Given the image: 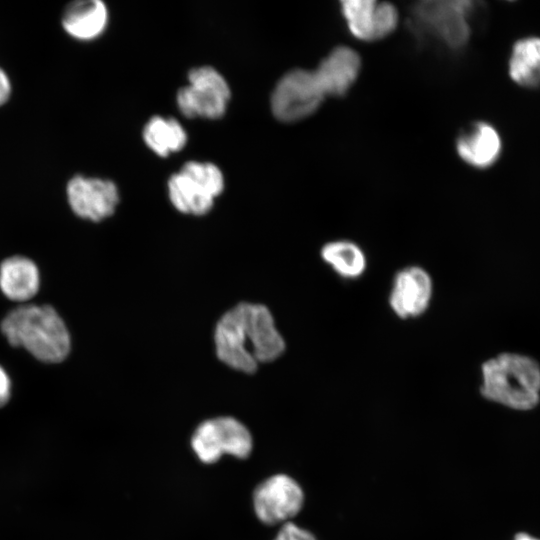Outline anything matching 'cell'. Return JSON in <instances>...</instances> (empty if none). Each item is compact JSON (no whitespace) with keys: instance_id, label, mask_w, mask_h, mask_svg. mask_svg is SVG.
Returning a JSON list of instances; mask_svg holds the SVG:
<instances>
[{"instance_id":"1","label":"cell","mask_w":540,"mask_h":540,"mask_svg":"<svg viewBox=\"0 0 540 540\" xmlns=\"http://www.w3.org/2000/svg\"><path fill=\"white\" fill-rule=\"evenodd\" d=\"M214 341L218 358L244 373L276 360L286 348L270 310L254 303H239L228 310L217 322Z\"/></svg>"},{"instance_id":"2","label":"cell","mask_w":540,"mask_h":540,"mask_svg":"<svg viewBox=\"0 0 540 540\" xmlns=\"http://www.w3.org/2000/svg\"><path fill=\"white\" fill-rule=\"evenodd\" d=\"M1 331L15 347L25 348L46 363L63 361L70 351L67 327L49 305H21L10 311L1 322Z\"/></svg>"},{"instance_id":"3","label":"cell","mask_w":540,"mask_h":540,"mask_svg":"<svg viewBox=\"0 0 540 540\" xmlns=\"http://www.w3.org/2000/svg\"><path fill=\"white\" fill-rule=\"evenodd\" d=\"M480 392L511 409H533L540 401V365L528 355L500 353L482 363Z\"/></svg>"},{"instance_id":"4","label":"cell","mask_w":540,"mask_h":540,"mask_svg":"<svg viewBox=\"0 0 540 540\" xmlns=\"http://www.w3.org/2000/svg\"><path fill=\"white\" fill-rule=\"evenodd\" d=\"M224 187L220 169L212 163L187 162L168 182L170 201L185 214L203 215Z\"/></svg>"},{"instance_id":"5","label":"cell","mask_w":540,"mask_h":540,"mask_svg":"<svg viewBox=\"0 0 540 540\" xmlns=\"http://www.w3.org/2000/svg\"><path fill=\"white\" fill-rule=\"evenodd\" d=\"M191 445L202 462L212 464L223 454L248 457L252 450V436L235 418L217 417L202 422L196 428Z\"/></svg>"},{"instance_id":"6","label":"cell","mask_w":540,"mask_h":540,"mask_svg":"<svg viewBox=\"0 0 540 540\" xmlns=\"http://www.w3.org/2000/svg\"><path fill=\"white\" fill-rule=\"evenodd\" d=\"M324 98L314 71L294 69L286 73L275 86L271 108L278 120L295 122L314 113Z\"/></svg>"},{"instance_id":"7","label":"cell","mask_w":540,"mask_h":540,"mask_svg":"<svg viewBox=\"0 0 540 540\" xmlns=\"http://www.w3.org/2000/svg\"><path fill=\"white\" fill-rule=\"evenodd\" d=\"M189 85L177 93L180 111L188 118H219L226 110L230 90L226 80L215 69L203 66L188 74Z\"/></svg>"},{"instance_id":"8","label":"cell","mask_w":540,"mask_h":540,"mask_svg":"<svg viewBox=\"0 0 540 540\" xmlns=\"http://www.w3.org/2000/svg\"><path fill=\"white\" fill-rule=\"evenodd\" d=\"M470 1H423L413 8L415 22L446 46L457 49L470 36Z\"/></svg>"},{"instance_id":"9","label":"cell","mask_w":540,"mask_h":540,"mask_svg":"<svg viewBox=\"0 0 540 540\" xmlns=\"http://www.w3.org/2000/svg\"><path fill=\"white\" fill-rule=\"evenodd\" d=\"M304 503L301 486L290 476L277 474L259 484L253 494L254 510L265 524L274 525L294 517Z\"/></svg>"},{"instance_id":"10","label":"cell","mask_w":540,"mask_h":540,"mask_svg":"<svg viewBox=\"0 0 540 540\" xmlns=\"http://www.w3.org/2000/svg\"><path fill=\"white\" fill-rule=\"evenodd\" d=\"M341 11L351 34L363 41L382 39L398 24L397 9L389 2L345 0Z\"/></svg>"},{"instance_id":"11","label":"cell","mask_w":540,"mask_h":540,"mask_svg":"<svg viewBox=\"0 0 540 540\" xmlns=\"http://www.w3.org/2000/svg\"><path fill=\"white\" fill-rule=\"evenodd\" d=\"M66 192L72 211L91 221H100L112 215L119 202L116 185L100 178L76 175L69 180Z\"/></svg>"},{"instance_id":"12","label":"cell","mask_w":540,"mask_h":540,"mask_svg":"<svg viewBox=\"0 0 540 540\" xmlns=\"http://www.w3.org/2000/svg\"><path fill=\"white\" fill-rule=\"evenodd\" d=\"M433 296L430 274L420 266L399 270L392 282L389 306L401 319L416 318L428 309Z\"/></svg>"},{"instance_id":"13","label":"cell","mask_w":540,"mask_h":540,"mask_svg":"<svg viewBox=\"0 0 540 540\" xmlns=\"http://www.w3.org/2000/svg\"><path fill=\"white\" fill-rule=\"evenodd\" d=\"M360 67L359 55L349 47L340 46L321 61L314 74L325 96H342L357 79Z\"/></svg>"},{"instance_id":"14","label":"cell","mask_w":540,"mask_h":540,"mask_svg":"<svg viewBox=\"0 0 540 540\" xmlns=\"http://www.w3.org/2000/svg\"><path fill=\"white\" fill-rule=\"evenodd\" d=\"M459 157L472 167H491L502 151L498 131L487 122H476L466 129L456 141Z\"/></svg>"},{"instance_id":"15","label":"cell","mask_w":540,"mask_h":540,"mask_svg":"<svg viewBox=\"0 0 540 540\" xmlns=\"http://www.w3.org/2000/svg\"><path fill=\"white\" fill-rule=\"evenodd\" d=\"M39 286V270L29 258L13 256L1 263L0 289L7 298L27 301L38 292Z\"/></svg>"},{"instance_id":"16","label":"cell","mask_w":540,"mask_h":540,"mask_svg":"<svg viewBox=\"0 0 540 540\" xmlns=\"http://www.w3.org/2000/svg\"><path fill=\"white\" fill-rule=\"evenodd\" d=\"M107 9L99 0H81L69 3L62 14V26L72 37L91 40L99 36L107 23Z\"/></svg>"},{"instance_id":"17","label":"cell","mask_w":540,"mask_h":540,"mask_svg":"<svg viewBox=\"0 0 540 540\" xmlns=\"http://www.w3.org/2000/svg\"><path fill=\"white\" fill-rule=\"evenodd\" d=\"M508 73L511 80L521 87L540 86V37L528 36L514 43Z\"/></svg>"},{"instance_id":"18","label":"cell","mask_w":540,"mask_h":540,"mask_svg":"<svg viewBox=\"0 0 540 540\" xmlns=\"http://www.w3.org/2000/svg\"><path fill=\"white\" fill-rule=\"evenodd\" d=\"M320 256L343 279H357L362 276L367 267L364 251L349 240L327 242L322 246Z\"/></svg>"},{"instance_id":"19","label":"cell","mask_w":540,"mask_h":540,"mask_svg":"<svg viewBox=\"0 0 540 540\" xmlns=\"http://www.w3.org/2000/svg\"><path fill=\"white\" fill-rule=\"evenodd\" d=\"M143 138L150 149L160 156L182 149L186 143L183 127L173 118L155 116L145 125Z\"/></svg>"},{"instance_id":"20","label":"cell","mask_w":540,"mask_h":540,"mask_svg":"<svg viewBox=\"0 0 540 540\" xmlns=\"http://www.w3.org/2000/svg\"><path fill=\"white\" fill-rule=\"evenodd\" d=\"M274 540H316V538L309 531L298 527L292 522H286Z\"/></svg>"},{"instance_id":"21","label":"cell","mask_w":540,"mask_h":540,"mask_svg":"<svg viewBox=\"0 0 540 540\" xmlns=\"http://www.w3.org/2000/svg\"><path fill=\"white\" fill-rule=\"evenodd\" d=\"M11 383L5 370L0 366V407L5 405L10 398Z\"/></svg>"},{"instance_id":"22","label":"cell","mask_w":540,"mask_h":540,"mask_svg":"<svg viewBox=\"0 0 540 540\" xmlns=\"http://www.w3.org/2000/svg\"><path fill=\"white\" fill-rule=\"evenodd\" d=\"M10 93V80L6 73L0 68V106L8 100Z\"/></svg>"},{"instance_id":"23","label":"cell","mask_w":540,"mask_h":540,"mask_svg":"<svg viewBox=\"0 0 540 540\" xmlns=\"http://www.w3.org/2000/svg\"><path fill=\"white\" fill-rule=\"evenodd\" d=\"M514 540H540V539L534 538L531 535L526 534V533H518L515 536Z\"/></svg>"}]
</instances>
